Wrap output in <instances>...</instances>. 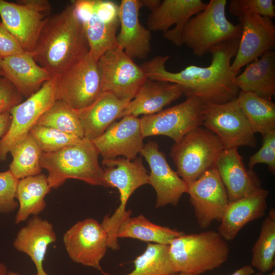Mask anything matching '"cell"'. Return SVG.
Instances as JSON below:
<instances>
[{"label":"cell","mask_w":275,"mask_h":275,"mask_svg":"<svg viewBox=\"0 0 275 275\" xmlns=\"http://www.w3.org/2000/svg\"><path fill=\"white\" fill-rule=\"evenodd\" d=\"M239 39L228 41L212 48L209 52L211 63L207 67L190 65L173 72L166 68L168 56H156L141 67L150 79L179 85L186 98H197L203 103H225L235 99L239 92L234 81L237 74L231 68Z\"/></svg>","instance_id":"cell-1"},{"label":"cell","mask_w":275,"mask_h":275,"mask_svg":"<svg viewBox=\"0 0 275 275\" xmlns=\"http://www.w3.org/2000/svg\"><path fill=\"white\" fill-rule=\"evenodd\" d=\"M89 51L83 24L71 2L51 15L31 53L41 67L57 77Z\"/></svg>","instance_id":"cell-2"},{"label":"cell","mask_w":275,"mask_h":275,"mask_svg":"<svg viewBox=\"0 0 275 275\" xmlns=\"http://www.w3.org/2000/svg\"><path fill=\"white\" fill-rule=\"evenodd\" d=\"M169 255L174 272L200 275L220 267L228 259L229 246L218 231L209 230L173 239Z\"/></svg>","instance_id":"cell-3"},{"label":"cell","mask_w":275,"mask_h":275,"mask_svg":"<svg viewBox=\"0 0 275 275\" xmlns=\"http://www.w3.org/2000/svg\"><path fill=\"white\" fill-rule=\"evenodd\" d=\"M99 152L91 140L80 142L58 151L42 153L41 167L48 172L50 187L57 188L69 179L104 187L103 170L98 162Z\"/></svg>","instance_id":"cell-4"},{"label":"cell","mask_w":275,"mask_h":275,"mask_svg":"<svg viewBox=\"0 0 275 275\" xmlns=\"http://www.w3.org/2000/svg\"><path fill=\"white\" fill-rule=\"evenodd\" d=\"M226 0H210L206 8L191 17L181 34L182 45L199 58L209 53L214 46L239 39L241 28L234 24L226 15Z\"/></svg>","instance_id":"cell-5"},{"label":"cell","mask_w":275,"mask_h":275,"mask_svg":"<svg viewBox=\"0 0 275 275\" xmlns=\"http://www.w3.org/2000/svg\"><path fill=\"white\" fill-rule=\"evenodd\" d=\"M104 187H116L120 193V204L111 216H105L101 225L107 235L108 247L118 248L117 231L131 211L126 210L128 199L139 187L148 184L149 174L141 157L131 160L125 157L103 159Z\"/></svg>","instance_id":"cell-6"},{"label":"cell","mask_w":275,"mask_h":275,"mask_svg":"<svg viewBox=\"0 0 275 275\" xmlns=\"http://www.w3.org/2000/svg\"><path fill=\"white\" fill-rule=\"evenodd\" d=\"M224 147L217 137L199 126L172 146L170 156L178 175L187 184L198 179L214 168Z\"/></svg>","instance_id":"cell-7"},{"label":"cell","mask_w":275,"mask_h":275,"mask_svg":"<svg viewBox=\"0 0 275 275\" xmlns=\"http://www.w3.org/2000/svg\"><path fill=\"white\" fill-rule=\"evenodd\" d=\"M51 11L47 0H0L2 23L28 52L34 50Z\"/></svg>","instance_id":"cell-8"},{"label":"cell","mask_w":275,"mask_h":275,"mask_svg":"<svg viewBox=\"0 0 275 275\" xmlns=\"http://www.w3.org/2000/svg\"><path fill=\"white\" fill-rule=\"evenodd\" d=\"M57 77L45 82L36 93L10 111V124L0 139V160L30 132L40 118L58 100Z\"/></svg>","instance_id":"cell-9"},{"label":"cell","mask_w":275,"mask_h":275,"mask_svg":"<svg viewBox=\"0 0 275 275\" xmlns=\"http://www.w3.org/2000/svg\"><path fill=\"white\" fill-rule=\"evenodd\" d=\"M236 98L222 103H204L203 125L217 137L225 149L255 147V133L240 108Z\"/></svg>","instance_id":"cell-10"},{"label":"cell","mask_w":275,"mask_h":275,"mask_svg":"<svg viewBox=\"0 0 275 275\" xmlns=\"http://www.w3.org/2000/svg\"><path fill=\"white\" fill-rule=\"evenodd\" d=\"M57 91L58 100L75 109L90 105L101 93L98 61L89 53L75 61L57 77Z\"/></svg>","instance_id":"cell-11"},{"label":"cell","mask_w":275,"mask_h":275,"mask_svg":"<svg viewBox=\"0 0 275 275\" xmlns=\"http://www.w3.org/2000/svg\"><path fill=\"white\" fill-rule=\"evenodd\" d=\"M203 104L197 98L188 97L158 113L144 116L140 119L143 138L162 135L179 142L191 130L203 125Z\"/></svg>","instance_id":"cell-12"},{"label":"cell","mask_w":275,"mask_h":275,"mask_svg":"<svg viewBox=\"0 0 275 275\" xmlns=\"http://www.w3.org/2000/svg\"><path fill=\"white\" fill-rule=\"evenodd\" d=\"M98 64L101 93H111L121 99L131 100L148 78L141 66L119 46L106 52Z\"/></svg>","instance_id":"cell-13"},{"label":"cell","mask_w":275,"mask_h":275,"mask_svg":"<svg viewBox=\"0 0 275 275\" xmlns=\"http://www.w3.org/2000/svg\"><path fill=\"white\" fill-rule=\"evenodd\" d=\"M63 241L73 262L101 270L100 262L108 248L107 235L101 224L92 218L78 221L66 231Z\"/></svg>","instance_id":"cell-14"},{"label":"cell","mask_w":275,"mask_h":275,"mask_svg":"<svg viewBox=\"0 0 275 275\" xmlns=\"http://www.w3.org/2000/svg\"><path fill=\"white\" fill-rule=\"evenodd\" d=\"M195 216L199 227L206 229L211 223L221 222L229 201L226 188L214 167L187 184Z\"/></svg>","instance_id":"cell-15"},{"label":"cell","mask_w":275,"mask_h":275,"mask_svg":"<svg viewBox=\"0 0 275 275\" xmlns=\"http://www.w3.org/2000/svg\"><path fill=\"white\" fill-rule=\"evenodd\" d=\"M241 35L236 54L231 63L232 70L240 69L258 59L275 46V25L272 19L258 15L238 18Z\"/></svg>","instance_id":"cell-16"},{"label":"cell","mask_w":275,"mask_h":275,"mask_svg":"<svg viewBox=\"0 0 275 275\" xmlns=\"http://www.w3.org/2000/svg\"><path fill=\"white\" fill-rule=\"evenodd\" d=\"M140 153L150 168L148 184L156 191L155 207L169 204L176 206L182 195L187 193V184L170 166L165 154L159 150L156 142L149 141L144 145Z\"/></svg>","instance_id":"cell-17"},{"label":"cell","mask_w":275,"mask_h":275,"mask_svg":"<svg viewBox=\"0 0 275 275\" xmlns=\"http://www.w3.org/2000/svg\"><path fill=\"white\" fill-rule=\"evenodd\" d=\"M114 122L99 136L91 140L103 159L119 156L133 160L144 144L138 117L128 115Z\"/></svg>","instance_id":"cell-18"},{"label":"cell","mask_w":275,"mask_h":275,"mask_svg":"<svg viewBox=\"0 0 275 275\" xmlns=\"http://www.w3.org/2000/svg\"><path fill=\"white\" fill-rule=\"evenodd\" d=\"M207 4L201 0H163L149 15L147 28L162 31L164 38L176 46L182 45L181 34L187 21L203 11Z\"/></svg>","instance_id":"cell-19"},{"label":"cell","mask_w":275,"mask_h":275,"mask_svg":"<svg viewBox=\"0 0 275 275\" xmlns=\"http://www.w3.org/2000/svg\"><path fill=\"white\" fill-rule=\"evenodd\" d=\"M226 188L229 202L261 188V181L253 171L247 169L238 148L224 149L214 167Z\"/></svg>","instance_id":"cell-20"},{"label":"cell","mask_w":275,"mask_h":275,"mask_svg":"<svg viewBox=\"0 0 275 275\" xmlns=\"http://www.w3.org/2000/svg\"><path fill=\"white\" fill-rule=\"evenodd\" d=\"M139 0H122L119 6L118 46L131 58H146L151 51V31L140 23Z\"/></svg>","instance_id":"cell-21"},{"label":"cell","mask_w":275,"mask_h":275,"mask_svg":"<svg viewBox=\"0 0 275 275\" xmlns=\"http://www.w3.org/2000/svg\"><path fill=\"white\" fill-rule=\"evenodd\" d=\"M56 240L52 224L38 215L33 216L18 231L13 245L16 250L30 258L35 266L36 275H48L43 262L48 246Z\"/></svg>","instance_id":"cell-22"},{"label":"cell","mask_w":275,"mask_h":275,"mask_svg":"<svg viewBox=\"0 0 275 275\" xmlns=\"http://www.w3.org/2000/svg\"><path fill=\"white\" fill-rule=\"evenodd\" d=\"M269 191L262 187L239 200L229 202L218 227L227 241L233 240L249 223L263 217L267 209Z\"/></svg>","instance_id":"cell-23"},{"label":"cell","mask_w":275,"mask_h":275,"mask_svg":"<svg viewBox=\"0 0 275 275\" xmlns=\"http://www.w3.org/2000/svg\"><path fill=\"white\" fill-rule=\"evenodd\" d=\"M1 75L23 96L28 98L53 77L35 60L31 52L2 59Z\"/></svg>","instance_id":"cell-24"},{"label":"cell","mask_w":275,"mask_h":275,"mask_svg":"<svg viewBox=\"0 0 275 275\" xmlns=\"http://www.w3.org/2000/svg\"><path fill=\"white\" fill-rule=\"evenodd\" d=\"M182 95L181 88L177 84L147 78L130 101L120 118L158 113Z\"/></svg>","instance_id":"cell-25"},{"label":"cell","mask_w":275,"mask_h":275,"mask_svg":"<svg viewBox=\"0 0 275 275\" xmlns=\"http://www.w3.org/2000/svg\"><path fill=\"white\" fill-rule=\"evenodd\" d=\"M129 102L111 93L102 92L90 105L79 110L84 138L92 140L101 135L120 118Z\"/></svg>","instance_id":"cell-26"},{"label":"cell","mask_w":275,"mask_h":275,"mask_svg":"<svg viewBox=\"0 0 275 275\" xmlns=\"http://www.w3.org/2000/svg\"><path fill=\"white\" fill-rule=\"evenodd\" d=\"M239 91L270 99L275 95V52L271 50L249 64L234 79Z\"/></svg>","instance_id":"cell-27"},{"label":"cell","mask_w":275,"mask_h":275,"mask_svg":"<svg viewBox=\"0 0 275 275\" xmlns=\"http://www.w3.org/2000/svg\"><path fill=\"white\" fill-rule=\"evenodd\" d=\"M51 189L47 176L43 174L19 180L16 191L18 209L15 224H19L30 216H38L43 212L46 206L45 197Z\"/></svg>","instance_id":"cell-28"},{"label":"cell","mask_w":275,"mask_h":275,"mask_svg":"<svg viewBox=\"0 0 275 275\" xmlns=\"http://www.w3.org/2000/svg\"><path fill=\"white\" fill-rule=\"evenodd\" d=\"M184 234L182 231L153 223L141 214L124 218L118 227L116 235L118 238H131L169 245L173 239Z\"/></svg>","instance_id":"cell-29"},{"label":"cell","mask_w":275,"mask_h":275,"mask_svg":"<svg viewBox=\"0 0 275 275\" xmlns=\"http://www.w3.org/2000/svg\"><path fill=\"white\" fill-rule=\"evenodd\" d=\"M237 100L252 130L262 136L275 130V104L270 99L239 91Z\"/></svg>","instance_id":"cell-30"},{"label":"cell","mask_w":275,"mask_h":275,"mask_svg":"<svg viewBox=\"0 0 275 275\" xmlns=\"http://www.w3.org/2000/svg\"><path fill=\"white\" fill-rule=\"evenodd\" d=\"M10 153L13 159L9 170L18 180L41 173L40 158L42 152L30 133L17 144Z\"/></svg>","instance_id":"cell-31"},{"label":"cell","mask_w":275,"mask_h":275,"mask_svg":"<svg viewBox=\"0 0 275 275\" xmlns=\"http://www.w3.org/2000/svg\"><path fill=\"white\" fill-rule=\"evenodd\" d=\"M251 266L265 273L275 264V209L271 208L262 222L258 238L253 246Z\"/></svg>","instance_id":"cell-32"},{"label":"cell","mask_w":275,"mask_h":275,"mask_svg":"<svg viewBox=\"0 0 275 275\" xmlns=\"http://www.w3.org/2000/svg\"><path fill=\"white\" fill-rule=\"evenodd\" d=\"M119 24H106L94 13L83 23L85 33L89 45V54L95 60L110 49L118 46L117 30Z\"/></svg>","instance_id":"cell-33"},{"label":"cell","mask_w":275,"mask_h":275,"mask_svg":"<svg viewBox=\"0 0 275 275\" xmlns=\"http://www.w3.org/2000/svg\"><path fill=\"white\" fill-rule=\"evenodd\" d=\"M133 270L124 275H176L169 255V245L149 243L134 260ZM104 275H109L104 273Z\"/></svg>","instance_id":"cell-34"},{"label":"cell","mask_w":275,"mask_h":275,"mask_svg":"<svg viewBox=\"0 0 275 275\" xmlns=\"http://www.w3.org/2000/svg\"><path fill=\"white\" fill-rule=\"evenodd\" d=\"M36 125L53 128L80 138H84L79 110L58 100L40 118Z\"/></svg>","instance_id":"cell-35"},{"label":"cell","mask_w":275,"mask_h":275,"mask_svg":"<svg viewBox=\"0 0 275 275\" xmlns=\"http://www.w3.org/2000/svg\"><path fill=\"white\" fill-rule=\"evenodd\" d=\"M43 153L58 151L66 147L80 142L84 138L58 129L36 125L30 132Z\"/></svg>","instance_id":"cell-36"},{"label":"cell","mask_w":275,"mask_h":275,"mask_svg":"<svg viewBox=\"0 0 275 275\" xmlns=\"http://www.w3.org/2000/svg\"><path fill=\"white\" fill-rule=\"evenodd\" d=\"M229 10L238 18L248 15H258L271 19L275 16L273 0H231Z\"/></svg>","instance_id":"cell-37"},{"label":"cell","mask_w":275,"mask_h":275,"mask_svg":"<svg viewBox=\"0 0 275 275\" xmlns=\"http://www.w3.org/2000/svg\"><path fill=\"white\" fill-rule=\"evenodd\" d=\"M18 180L9 170L0 172V214L12 213L18 207L16 191Z\"/></svg>","instance_id":"cell-38"},{"label":"cell","mask_w":275,"mask_h":275,"mask_svg":"<svg viewBox=\"0 0 275 275\" xmlns=\"http://www.w3.org/2000/svg\"><path fill=\"white\" fill-rule=\"evenodd\" d=\"M263 136V144L260 149L249 158V169L253 170L256 164H267L268 170L275 174V130L269 132Z\"/></svg>","instance_id":"cell-39"},{"label":"cell","mask_w":275,"mask_h":275,"mask_svg":"<svg viewBox=\"0 0 275 275\" xmlns=\"http://www.w3.org/2000/svg\"><path fill=\"white\" fill-rule=\"evenodd\" d=\"M22 95L7 79L0 78V115L20 103Z\"/></svg>","instance_id":"cell-40"},{"label":"cell","mask_w":275,"mask_h":275,"mask_svg":"<svg viewBox=\"0 0 275 275\" xmlns=\"http://www.w3.org/2000/svg\"><path fill=\"white\" fill-rule=\"evenodd\" d=\"M24 52L13 35L0 22V57L3 59Z\"/></svg>","instance_id":"cell-41"},{"label":"cell","mask_w":275,"mask_h":275,"mask_svg":"<svg viewBox=\"0 0 275 275\" xmlns=\"http://www.w3.org/2000/svg\"><path fill=\"white\" fill-rule=\"evenodd\" d=\"M95 13L106 24L119 23V6L112 1L95 0Z\"/></svg>","instance_id":"cell-42"},{"label":"cell","mask_w":275,"mask_h":275,"mask_svg":"<svg viewBox=\"0 0 275 275\" xmlns=\"http://www.w3.org/2000/svg\"><path fill=\"white\" fill-rule=\"evenodd\" d=\"M72 3L76 15L82 24L88 20L95 12V0H76Z\"/></svg>","instance_id":"cell-43"},{"label":"cell","mask_w":275,"mask_h":275,"mask_svg":"<svg viewBox=\"0 0 275 275\" xmlns=\"http://www.w3.org/2000/svg\"><path fill=\"white\" fill-rule=\"evenodd\" d=\"M11 117L9 112L0 115V139L5 135L8 129Z\"/></svg>","instance_id":"cell-44"},{"label":"cell","mask_w":275,"mask_h":275,"mask_svg":"<svg viewBox=\"0 0 275 275\" xmlns=\"http://www.w3.org/2000/svg\"><path fill=\"white\" fill-rule=\"evenodd\" d=\"M255 272L253 267L250 265H246L239 268L231 275H252Z\"/></svg>","instance_id":"cell-45"},{"label":"cell","mask_w":275,"mask_h":275,"mask_svg":"<svg viewBox=\"0 0 275 275\" xmlns=\"http://www.w3.org/2000/svg\"><path fill=\"white\" fill-rule=\"evenodd\" d=\"M161 1L159 0H142L141 2L142 7L150 9L151 12L154 10L160 4Z\"/></svg>","instance_id":"cell-46"},{"label":"cell","mask_w":275,"mask_h":275,"mask_svg":"<svg viewBox=\"0 0 275 275\" xmlns=\"http://www.w3.org/2000/svg\"><path fill=\"white\" fill-rule=\"evenodd\" d=\"M8 272L7 266L4 263L0 262V275H8Z\"/></svg>","instance_id":"cell-47"},{"label":"cell","mask_w":275,"mask_h":275,"mask_svg":"<svg viewBox=\"0 0 275 275\" xmlns=\"http://www.w3.org/2000/svg\"><path fill=\"white\" fill-rule=\"evenodd\" d=\"M8 275H22V274L15 271H9Z\"/></svg>","instance_id":"cell-48"},{"label":"cell","mask_w":275,"mask_h":275,"mask_svg":"<svg viewBox=\"0 0 275 275\" xmlns=\"http://www.w3.org/2000/svg\"><path fill=\"white\" fill-rule=\"evenodd\" d=\"M256 275H264V274H263V273H262L259 272L256 273ZM267 275H275L274 270H273V271L272 272H271L270 273L268 274Z\"/></svg>","instance_id":"cell-49"},{"label":"cell","mask_w":275,"mask_h":275,"mask_svg":"<svg viewBox=\"0 0 275 275\" xmlns=\"http://www.w3.org/2000/svg\"><path fill=\"white\" fill-rule=\"evenodd\" d=\"M2 58L0 57V75H1V64H2Z\"/></svg>","instance_id":"cell-50"},{"label":"cell","mask_w":275,"mask_h":275,"mask_svg":"<svg viewBox=\"0 0 275 275\" xmlns=\"http://www.w3.org/2000/svg\"><path fill=\"white\" fill-rule=\"evenodd\" d=\"M177 275H192V274L180 272V273H178Z\"/></svg>","instance_id":"cell-51"}]
</instances>
